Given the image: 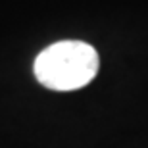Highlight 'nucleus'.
Here are the masks:
<instances>
[{
    "label": "nucleus",
    "mask_w": 148,
    "mask_h": 148,
    "mask_svg": "<svg viewBox=\"0 0 148 148\" xmlns=\"http://www.w3.org/2000/svg\"><path fill=\"white\" fill-rule=\"evenodd\" d=\"M98 52L83 40H60L46 46L35 60V77L52 90H77L98 73Z\"/></svg>",
    "instance_id": "f257e3e1"
}]
</instances>
